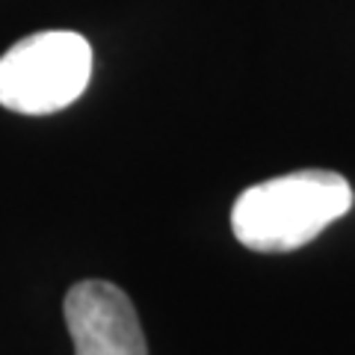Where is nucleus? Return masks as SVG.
Listing matches in <instances>:
<instances>
[{
    "mask_svg": "<svg viewBox=\"0 0 355 355\" xmlns=\"http://www.w3.org/2000/svg\"><path fill=\"white\" fill-rule=\"evenodd\" d=\"M352 202V187L343 175L299 169L243 190L231 210V231L252 252H293L349 214Z\"/></svg>",
    "mask_w": 355,
    "mask_h": 355,
    "instance_id": "f257e3e1",
    "label": "nucleus"
},
{
    "mask_svg": "<svg viewBox=\"0 0 355 355\" xmlns=\"http://www.w3.org/2000/svg\"><path fill=\"white\" fill-rule=\"evenodd\" d=\"M89 77L92 48L80 33H33L0 57V107L21 116L57 113L83 95Z\"/></svg>",
    "mask_w": 355,
    "mask_h": 355,
    "instance_id": "f03ea898",
    "label": "nucleus"
},
{
    "mask_svg": "<svg viewBox=\"0 0 355 355\" xmlns=\"http://www.w3.org/2000/svg\"><path fill=\"white\" fill-rule=\"evenodd\" d=\"M65 326L74 355H148L137 308L110 282H77L65 293Z\"/></svg>",
    "mask_w": 355,
    "mask_h": 355,
    "instance_id": "7ed1b4c3",
    "label": "nucleus"
}]
</instances>
